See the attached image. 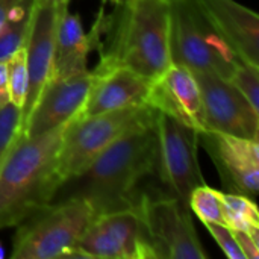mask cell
Masks as SVG:
<instances>
[{
	"label": "cell",
	"instance_id": "cell-14",
	"mask_svg": "<svg viewBox=\"0 0 259 259\" xmlns=\"http://www.w3.org/2000/svg\"><path fill=\"white\" fill-rule=\"evenodd\" d=\"M80 117L147 103L153 80L120 64L99 61Z\"/></svg>",
	"mask_w": 259,
	"mask_h": 259
},
{
	"label": "cell",
	"instance_id": "cell-20",
	"mask_svg": "<svg viewBox=\"0 0 259 259\" xmlns=\"http://www.w3.org/2000/svg\"><path fill=\"white\" fill-rule=\"evenodd\" d=\"M8 94L9 102L23 108L27 93V64L24 47L18 49L8 61Z\"/></svg>",
	"mask_w": 259,
	"mask_h": 259
},
{
	"label": "cell",
	"instance_id": "cell-16",
	"mask_svg": "<svg viewBox=\"0 0 259 259\" xmlns=\"http://www.w3.org/2000/svg\"><path fill=\"white\" fill-rule=\"evenodd\" d=\"M147 103L199 132L205 131L199 83L194 73L184 65L173 62L153 80Z\"/></svg>",
	"mask_w": 259,
	"mask_h": 259
},
{
	"label": "cell",
	"instance_id": "cell-6",
	"mask_svg": "<svg viewBox=\"0 0 259 259\" xmlns=\"http://www.w3.org/2000/svg\"><path fill=\"white\" fill-rule=\"evenodd\" d=\"M170 50L175 64L193 73H211L228 80L243 62L203 18L193 0H176L170 5Z\"/></svg>",
	"mask_w": 259,
	"mask_h": 259
},
{
	"label": "cell",
	"instance_id": "cell-1",
	"mask_svg": "<svg viewBox=\"0 0 259 259\" xmlns=\"http://www.w3.org/2000/svg\"><path fill=\"white\" fill-rule=\"evenodd\" d=\"M155 120L156 115L117 138L82 171L64 181L52 202L80 199L96 215L135 206L138 184L156 170Z\"/></svg>",
	"mask_w": 259,
	"mask_h": 259
},
{
	"label": "cell",
	"instance_id": "cell-25",
	"mask_svg": "<svg viewBox=\"0 0 259 259\" xmlns=\"http://www.w3.org/2000/svg\"><path fill=\"white\" fill-rule=\"evenodd\" d=\"M234 231V229H232ZM241 252L246 259L259 258V234H249L244 231H234Z\"/></svg>",
	"mask_w": 259,
	"mask_h": 259
},
{
	"label": "cell",
	"instance_id": "cell-18",
	"mask_svg": "<svg viewBox=\"0 0 259 259\" xmlns=\"http://www.w3.org/2000/svg\"><path fill=\"white\" fill-rule=\"evenodd\" d=\"M222 209L225 225L234 231L259 234V211L256 203L238 193L222 191Z\"/></svg>",
	"mask_w": 259,
	"mask_h": 259
},
{
	"label": "cell",
	"instance_id": "cell-5",
	"mask_svg": "<svg viewBox=\"0 0 259 259\" xmlns=\"http://www.w3.org/2000/svg\"><path fill=\"white\" fill-rule=\"evenodd\" d=\"M156 109L149 103L109 112L74 117L65 127L58 155L56 171L61 184L82 171L100 152L140 123L155 118Z\"/></svg>",
	"mask_w": 259,
	"mask_h": 259
},
{
	"label": "cell",
	"instance_id": "cell-15",
	"mask_svg": "<svg viewBox=\"0 0 259 259\" xmlns=\"http://www.w3.org/2000/svg\"><path fill=\"white\" fill-rule=\"evenodd\" d=\"M193 2L243 62L259 67V17L255 11L235 0Z\"/></svg>",
	"mask_w": 259,
	"mask_h": 259
},
{
	"label": "cell",
	"instance_id": "cell-30",
	"mask_svg": "<svg viewBox=\"0 0 259 259\" xmlns=\"http://www.w3.org/2000/svg\"><path fill=\"white\" fill-rule=\"evenodd\" d=\"M162 2H167V3H170V5H171V3H173V2H176V0H162Z\"/></svg>",
	"mask_w": 259,
	"mask_h": 259
},
{
	"label": "cell",
	"instance_id": "cell-22",
	"mask_svg": "<svg viewBox=\"0 0 259 259\" xmlns=\"http://www.w3.org/2000/svg\"><path fill=\"white\" fill-rule=\"evenodd\" d=\"M30 14L18 20H8L0 29V61H8L18 49L24 47Z\"/></svg>",
	"mask_w": 259,
	"mask_h": 259
},
{
	"label": "cell",
	"instance_id": "cell-3",
	"mask_svg": "<svg viewBox=\"0 0 259 259\" xmlns=\"http://www.w3.org/2000/svg\"><path fill=\"white\" fill-rule=\"evenodd\" d=\"M68 123L35 137L20 135L14 144L0 167V229L20 225L53 200L61 185L56 164Z\"/></svg>",
	"mask_w": 259,
	"mask_h": 259
},
{
	"label": "cell",
	"instance_id": "cell-9",
	"mask_svg": "<svg viewBox=\"0 0 259 259\" xmlns=\"http://www.w3.org/2000/svg\"><path fill=\"white\" fill-rule=\"evenodd\" d=\"M73 258L155 259L141 215L135 206L94 215Z\"/></svg>",
	"mask_w": 259,
	"mask_h": 259
},
{
	"label": "cell",
	"instance_id": "cell-2",
	"mask_svg": "<svg viewBox=\"0 0 259 259\" xmlns=\"http://www.w3.org/2000/svg\"><path fill=\"white\" fill-rule=\"evenodd\" d=\"M106 41L99 44L100 61L120 64L156 80L171 64L170 3L162 0H131L105 17Z\"/></svg>",
	"mask_w": 259,
	"mask_h": 259
},
{
	"label": "cell",
	"instance_id": "cell-28",
	"mask_svg": "<svg viewBox=\"0 0 259 259\" xmlns=\"http://www.w3.org/2000/svg\"><path fill=\"white\" fill-rule=\"evenodd\" d=\"M52 3L55 6H68L70 0H52Z\"/></svg>",
	"mask_w": 259,
	"mask_h": 259
},
{
	"label": "cell",
	"instance_id": "cell-19",
	"mask_svg": "<svg viewBox=\"0 0 259 259\" xmlns=\"http://www.w3.org/2000/svg\"><path fill=\"white\" fill-rule=\"evenodd\" d=\"M188 206L202 223H222L225 225L222 209V191L208 187L206 184L196 187L190 197Z\"/></svg>",
	"mask_w": 259,
	"mask_h": 259
},
{
	"label": "cell",
	"instance_id": "cell-12",
	"mask_svg": "<svg viewBox=\"0 0 259 259\" xmlns=\"http://www.w3.org/2000/svg\"><path fill=\"white\" fill-rule=\"evenodd\" d=\"M93 79L91 70L50 77L23 126L21 135L35 137L77 117L87 102Z\"/></svg>",
	"mask_w": 259,
	"mask_h": 259
},
{
	"label": "cell",
	"instance_id": "cell-17",
	"mask_svg": "<svg viewBox=\"0 0 259 259\" xmlns=\"http://www.w3.org/2000/svg\"><path fill=\"white\" fill-rule=\"evenodd\" d=\"M58 18L55 29V47L52 76H68L82 73L87 68L88 53L97 47L99 30L93 26L90 33H85L79 15L71 14L68 6H56Z\"/></svg>",
	"mask_w": 259,
	"mask_h": 259
},
{
	"label": "cell",
	"instance_id": "cell-7",
	"mask_svg": "<svg viewBox=\"0 0 259 259\" xmlns=\"http://www.w3.org/2000/svg\"><path fill=\"white\" fill-rule=\"evenodd\" d=\"M138 209L155 259H206L193 225L188 202L173 196L143 194Z\"/></svg>",
	"mask_w": 259,
	"mask_h": 259
},
{
	"label": "cell",
	"instance_id": "cell-10",
	"mask_svg": "<svg viewBox=\"0 0 259 259\" xmlns=\"http://www.w3.org/2000/svg\"><path fill=\"white\" fill-rule=\"evenodd\" d=\"M194 76L202 96L205 131L258 140L259 111L252 108L232 82L211 73Z\"/></svg>",
	"mask_w": 259,
	"mask_h": 259
},
{
	"label": "cell",
	"instance_id": "cell-8",
	"mask_svg": "<svg viewBox=\"0 0 259 259\" xmlns=\"http://www.w3.org/2000/svg\"><path fill=\"white\" fill-rule=\"evenodd\" d=\"M156 170L168 193L188 202L191 191L205 184L199 165V131L156 111Z\"/></svg>",
	"mask_w": 259,
	"mask_h": 259
},
{
	"label": "cell",
	"instance_id": "cell-21",
	"mask_svg": "<svg viewBox=\"0 0 259 259\" xmlns=\"http://www.w3.org/2000/svg\"><path fill=\"white\" fill-rule=\"evenodd\" d=\"M21 135V108L11 102L0 105V167Z\"/></svg>",
	"mask_w": 259,
	"mask_h": 259
},
{
	"label": "cell",
	"instance_id": "cell-13",
	"mask_svg": "<svg viewBox=\"0 0 259 259\" xmlns=\"http://www.w3.org/2000/svg\"><path fill=\"white\" fill-rule=\"evenodd\" d=\"M58 8L52 3H35L24 42L27 64V93L21 108V131L42 88L52 76L55 29Z\"/></svg>",
	"mask_w": 259,
	"mask_h": 259
},
{
	"label": "cell",
	"instance_id": "cell-4",
	"mask_svg": "<svg viewBox=\"0 0 259 259\" xmlns=\"http://www.w3.org/2000/svg\"><path fill=\"white\" fill-rule=\"evenodd\" d=\"M94 215L93 208L80 199L58 200L41 206L17 225L11 258H73Z\"/></svg>",
	"mask_w": 259,
	"mask_h": 259
},
{
	"label": "cell",
	"instance_id": "cell-29",
	"mask_svg": "<svg viewBox=\"0 0 259 259\" xmlns=\"http://www.w3.org/2000/svg\"><path fill=\"white\" fill-rule=\"evenodd\" d=\"M5 258V247L2 246V243H0V259Z\"/></svg>",
	"mask_w": 259,
	"mask_h": 259
},
{
	"label": "cell",
	"instance_id": "cell-24",
	"mask_svg": "<svg viewBox=\"0 0 259 259\" xmlns=\"http://www.w3.org/2000/svg\"><path fill=\"white\" fill-rule=\"evenodd\" d=\"M206 231L212 235V238L220 246L222 252L229 259H246L241 252L238 241L234 235V231L222 223H203Z\"/></svg>",
	"mask_w": 259,
	"mask_h": 259
},
{
	"label": "cell",
	"instance_id": "cell-23",
	"mask_svg": "<svg viewBox=\"0 0 259 259\" xmlns=\"http://www.w3.org/2000/svg\"><path fill=\"white\" fill-rule=\"evenodd\" d=\"M229 80L247 99L252 108L259 111V67L240 62Z\"/></svg>",
	"mask_w": 259,
	"mask_h": 259
},
{
	"label": "cell",
	"instance_id": "cell-11",
	"mask_svg": "<svg viewBox=\"0 0 259 259\" xmlns=\"http://www.w3.org/2000/svg\"><path fill=\"white\" fill-rule=\"evenodd\" d=\"M199 144L212 159L222 182L231 193L250 199L259 191L258 140L241 138L214 131H200Z\"/></svg>",
	"mask_w": 259,
	"mask_h": 259
},
{
	"label": "cell",
	"instance_id": "cell-27",
	"mask_svg": "<svg viewBox=\"0 0 259 259\" xmlns=\"http://www.w3.org/2000/svg\"><path fill=\"white\" fill-rule=\"evenodd\" d=\"M103 2H108V0H103ZM109 2H112L115 6H124V5H127L131 0H109Z\"/></svg>",
	"mask_w": 259,
	"mask_h": 259
},
{
	"label": "cell",
	"instance_id": "cell-26",
	"mask_svg": "<svg viewBox=\"0 0 259 259\" xmlns=\"http://www.w3.org/2000/svg\"><path fill=\"white\" fill-rule=\"evenodd\" d=\"M9 102V94H8V90H3L0 88V105Z\"/></svg>",
	"mask_w": 259,
	"mask_h": 259
}]
</instances>
